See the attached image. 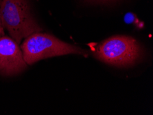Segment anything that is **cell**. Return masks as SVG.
<instances>
[{
	"mask_svg": "<svg viewBox=\"0 0 153 115\" xmlns=\"http://www.w3.org/2000/svg\"><path fill=\"white\" fill-rule=\"evenodd\" d=\"M124 21L126 23H128V24H131V23H138V20L137 19L136 16L134 15L133 13H126L124 16Z\"/></svg>",
	"mask_w": 153,
	"mask_h": 115,
	"instance_id": "5b68a950",
	"label": "cell"
},
{
	"mask_svg": "<svg viewBox=\"0 0 153 115\" xmlns=\"http://www.w3.org/2000/svg\"><path fill=\"white\" fill-rule=\"evenodd\" d=\"M4 32L3 26H2L1 20V15H0V37L4 36Z\"/></svg>",
	"mask_w": 153,
	"mask_h": 115,
	"instance_id": "8992f818",
	"label": "cell"
},
{
	"mask_svg": "<svg viewBox=\"0 0 153 115\" xmlns=\"http://www.w3.org/2000/svg\"><path fill=\"white\" fill-rule=\"evenodd\" d=\"M91 1L100 2H112V1H115V0H91Z\"/></svg>",
	"mask_w": 153,
	"mask_h": 115,
	"instance_id": "52a82bcc",
	"label": "cell"
},
{
	"mask_svg": "<svg viewBox=\"0 0 153 115\" xmlns=\"http://www.w3.org/2000/svg\"><path fill=\"white\" fill-rule=\"evenodd\" d=\"M21 50L24 61L29 65L43 59L56 56L87 53V51L65 43L52 35L39 32H35L26 37L22 44Z\"/></svg>",
	"mask_w": 153,
	"mask_h": 115,
	"instance_id": "7a4b0ae2",
	"label": "cell"
},
{
	"mask_svg": "<svg viewBox=\"0 0 153 115\" xmlns=\"http://www.w3.org/2000/svg\"><path fill=\"white\" fill-rule=\"evenodd\" d=\"M19 44L10 37H0V74L5 76L17 74L26 68L27 63Z\"/></svg>",
	"mask_w": 153,
	"mask_h": 115,
	"instance_id": "277c9868",
	"label": "cell"
},
{
	"mask_svg": "<svg viewBox=\"0 0 153 115\" xmlns=\"http://www.w3.org/2000/svg\"><path fill=\"white\" fill-rule=\"evenodd\" d=\"M141 49L135 39L126 36H114L96 47L94 55L104 63L115 66H128L140 58Z\"/></svg>",
	"mask_w": 153,
	"mask_h": 115,
	"instance_id": "3957f363",
	"label": "cell"
},
{
	"mask_svg": "<svg viewBox=\"0 0 153 115\" xmlns=\"http://www.w3.org/2000/svg\"><path fill=\"white\" fill-rule=\"evenodd\" d=\"M2 26L17 44L42 29L32 15L27 0H0Z\"/></svg>",
	"mask_w": 153,
	"mask_h": 115,
	"instance_id": "6da1fadb",
	"label": "cell"
}]
</instances>
